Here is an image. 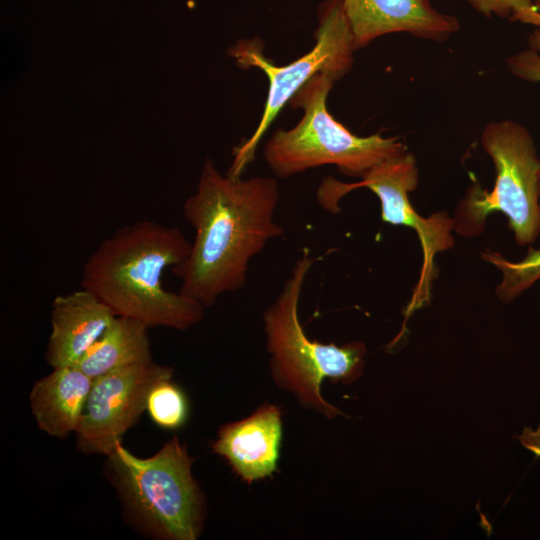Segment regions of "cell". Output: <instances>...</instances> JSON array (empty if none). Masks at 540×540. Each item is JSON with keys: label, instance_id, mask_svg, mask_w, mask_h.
<instances>
[{"label": "cell", "instance_id": "cell-5", "mask_svg": "<svg viewBox=\"0 0 540 540\" xmlns=\"http://www.w3.org/2000/svg\"><path fill=\"white\" fill-rule=\"evenodd\" d=\"M496 180L491 192L471 187L458 206L453 227L464 236L480 233L494 211L503 212L520 246L540 233V159L528 129L511 120L488 123L481 135Z\"/></svg>", "mask_w": 540, "mask_h": 540}, {"label": "cell", "instance_id": "cell-6", "mask_svg": "<svg viewBox=\"0 0 540 540\" xmlns=\"http://www.w3.org/2000/svg\"><path fill=\"white\" fill-rule=\"evenodd\" d=\"M319 24L313 48L285 66H278L263 53L262 42L255 38L240 40L228 54L242 69L256 67L269 80L267 98L262 117L252 136L233 150V162L227 173L240 178L253 161L257 146L280 111L293 96L317 74L331 76L335 81L352 68L355 47L354 36L346 17L343 0H325L319 7Z\"/></svg>", "mask_w": 540, "mask_h": 540}, {"label": "cell", "instance_id": "cell-17", "mask_svg": "<svg viewBox=\"0 0 540 540\" xmlns=\"http://www.w3.org/2000/svg\"><path fill=\"white\" fill-rule=\"evenodd\" d=\"M506 63L514 76L540 83V52L529 48L512 55Z\"/></svg>", "mask_w": 540, "mask_h": 540}, {"label": "cell", "instance_id": "cell-15", "mask_svg": "<svg viewBox=\"0 0 540 540\" xmlns=\"http://www.w3.org/2000/svg\"><path fill=\"white\" fill-rule=\"evenodd\" d=\"M482 258L494 264L503 274L496 294L503 302H509L530 288L540 279V249L530 248L518 262H510L497 252L486 251Z\"/></svg>", "mask_w": 540, "mask_h": 540}, {"label": "cell", "instance_id": "cell-9", "mask_svg": "<svg viewBox=\"0 0 540 540\" xmlns=\"http://www.w3.org/2000/svg\"><path fill=\"white\" fill-rule=\"evenodd\" d=\"M173 375L170 367L153 362L121 368L93 379L76 432L80 448L109 455L122 435L146 409L152 387Z\"/></svg>", "mask_w": 540, "mask_h": 540}, {"label": "cell", "instance_id": "cell-7", "mask_svg": "<svg viewBox=\"0 0 540 540\" xmlns=\"http://www.w3.org/2000/svg\"><path fill=\"white\" fill-rule=\"evenodd\" d=\"M126 502L157 535L195 540L202 525V498L193 459L177 437L153 456L139 458L118 441L108 455Z\"/></svg>", "mask_w": 540, "mask_h": 540}, {"label": "cell", "instance_id": "cell-13", "mask_svg": "<svg viewBox=\"0 0 540 540\" xmlns=\"http://www.w3.org/2000/svg\"><path fill=\"white\" fill-rule=\"evenodd\" d=\"M93 379L76 366L53 368L38 380L29 396L38 427L57 438L77 432Z\"/></svg>", "mask_w": 540, "mask_h": 540}, {"label": "cell", "instance_id": "cell-10", "mask_svg": "<svg viewBox=\"0 0 540 540\" xmlns=\"http://www.w3.org/2000/svg\"><path fill=\"white\" fill-rule=\"evenodd\" d=\"M343 8L356 49L395 32L441 42L460 27L455 17L436 10L430 0H343Z\"/></svg>", "mask_w": 540, "mask_h": 540}, {"label": "cell", "instance_id": "cell-19", "mask_svg": "<svg viewBox=\"0 0 540 540\" xmlns=\"http://www.w3.org/2000/svg\"><path fill=\"white\" fill-rule=\"evenodd\" d=\"M511 18L536 28L529 35L528 44L529 48L540 52V0H536L532 7L516 11Z\"/></svg>", "mask_w": 540, "mask_h": 540}, {"label": "cell", "instance_id": "cell-3", "mask_svg": "<svg viewBox=\"0 0 540 540\" xmlns=\"http://www.w3.org/2000/svg\"><path fill=\"white\" fill-rule=\"evenodd\" d=\"M315 261L304 249L280 293L264 312V330L277 384L292 392L304 407L333 418L342 412L322 397V381H355L364 368L366 347L359 341L343 346L323 344L305 334L298 307L304 282Z\"/></svg>", "mask_w": 540, "mask_h": 540}, {"label": "cell", "instance_id": "cell-2", "mask_svg": "<svg viewBox=\"0 0 540 540\" xmlns=\"http://www.w3.org/2000/svg\"><path fill=\"white\" fill-rule=\"evenodd\" d=\"M191 243L177 227L138 221L101 242L86 260L81 287L94 293L116 316L150 327L186 330L204 317V307L165 289L162 278L180 264Z\"/></svg>", "mask_w": 540, "mask_h": 540}, {"label": "cell", "instance_id": "cell-1", "mask_svg": "<svg viewBox=\"0 0 540 540\" xmlns=\"http://www.w3.org/2000/svg\"><path fill=\"white\" fill-rule=\"evenodd\" d=\"M279 198L275 178L224 176L207 158L183 207L195 234L188 256L172 268L180 292L207 308L243 288L251 259L285 232L274 220Z\"/></svg>", "mask_w": 540, "mask_h": 540}, {"label": "cell", "instance_id": "cell-11", "mask_svg": "<svg viewBox=\"0 0 540 540\" xmlns=\"http://www.w3.org/2000/svg\"><path fill=\"white\" fill-rule=\"evenodd\" d=\"M116 317L94 293L82 288L54 298L46 359L52 368L74 366Z\"/></svg>", "mask_w": 540, "mask_h": 540}, {"label": "cell", "instance_id": "cell-18", "mask_svg": "<svg viewBox=\"0 0 540 540\" xmlns=\"http://www.w3.org/2000/svg\"><path fill=\"white\" fill-rule=\"evenodd\" d=\"M478 13L486 16L512 17L521 9L535 5L536 0H466Z\"/></svg>", "mask_w": 540, "mask_h": 540}, {"label": "cell", "instance_id": "cell-12", "mask_svg": "<svg viewBox=\"0 0 540 540\" xmlns=\"http://www.w3.org/2000/svg\"><path fill=\"white\" fill-rule=\"evenodd\" d=\"M281 434L280 410L263 405L250 417L224 425L213 450L244 481L251 483L276 471Z\"/></svg>", "mask_w": 540, "mask_h": 540}, {"label": "cell", "instance_id": "cell-20", "mask_svg": "<svg viewBox=\"0 0 540 540\" xmlns=\"http://www.w3.org/2000/svg\"><path fill=\"white\" fill-rule=\"evenodd\" d=\"M520 441L527 449L540 457V427L536 432L526 428L523 435L520 437Z\"/></svg>", "mask_w": 540, "mask_h": 540}, {"label": "cell", "instance_id": "cell-14", "mask_svg": "<svg viewBox=\"0 0 540 540\" xmlns=\"http://www.w3.org/2000/svg\"><path fill=\"white\" fill-rule=\"evenodd\" d=\"M148 328L136 319L116 316L74 366L95 379L121 368L152 362Z\"/></svg>", "mask_w": 540, "mask_h": 540}, {"label": "cell", "instance_id": "cell-8", "mask_svg": "<svg viewBox=\"0 0 540 540\" xmlns=\"http://www.w3.org/2000/svg\"><path fill=\"white\" fill-rule=\"evenodd\" d=\"M418 184V168L412 153L387 159L366 172L357 183H343L334 178L323 179L317 190V201L322 208L335 214L340 212L339 200L350 191L366 187L376 194L381 205V219L392 225L415 230L423 251V265L409 310L428 298L434 278V257L454 245L451 235L453 220L446 213L429 218L417 214L408 194Z\"/></svg>", "mask_w": 540, "mask_h": 540}, {"label": "cell", "instance_id": "cell-16", "mask_svg": "<svg viewBox=\"0 0 540 540\" xmlns=\"http://www.w3.org/2000/svg\"><path fill=\"white\" fill-rule=\"evenodd\" d=\"M146 410L158 426L175 429L184 424L188 405L184 393L172 382V375L159 380L150 390Z\"/></svg>", "mask_w": 540, "mask_h": 540}, {"label": "cell", "instance_id": "cell-4", "mask_svg": "<svg viewBox=\"0 0 540 540\" xmlns=\"http://www.w3.org/2000/svg\"><path fill=\"white\" fill-rule=\"evenodd\" d=\"M334 82L327 74H317L289 102L293 109L303 110L302 119L290 130L278 129L264 147L267 165L278 178L323 165L361 178L377 164L407 151L398 137L380 133L360 137L338 122L327 108Z\"/></svg>", "mask_w": 540, "mask_h": 540}]
</instances>
